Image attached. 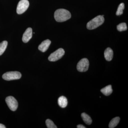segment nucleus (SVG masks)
<instances>
[{
    "label": "nucleus",
    "mask_w": 128,
    "mask_h": 128,
    "mask_svg": "<svg viewBox=\"0 0 128 128\" xmlns=\"http://www.w3.org/2000/svg\"><path fill=\"white\" fill-rule=\"evenodd\" d=\"M71 17V14L66 9H57L54 12V18L58 22H63L69 20Z\"/></svg>",
    "instance_id": "nucleus-1"
},
{
    "label": "nucleus",
    "mask_w": 128,
    "mask_h": 128,
    "mask_svg": "<svg viewBox=\"0 0 128 128\" xmlns=\"http://www.w3.org/2000/svg\"><path fill=\"white\" fill-rule=\"evenodd\" d=\"M104 55L106 60L108 61H111L113 57V51L111 48H107L104 52Z\"/></svg>",
    "instance_id": "nucleus-10"
},
{
    "label": "nucleus",
    "mask_w": 128,
    "mask_h": 128,
    "mask_svg": "<svg viewBox=\"0 0 128 128\" xmlns=\"http://www.w3.org/2000/svg\"><path fill=\"white\" fill-rule=\"evenodd\" d=\"M32 36V30L31 28H28L23 34L22 40L24 42L27 43L31 39Z\"/></svg>",
    "instance_id": "nucleus-8"
},
{
    "label": "nucleus",
    "mask_w": 128,
    "mask_h": 128,
    "mask_svg": "<svg viewBox=\"0 0 128 128\" xmlns=\"http://www.w3.org/2000/svg\"><path fill=\"white\" fill-rule=\"evenodd\" d=\"M6 126L2 124H0V128H6Z\"/></svg>",
    "instance_id": "nucleus-20"
},
{
    "label": "nucleus",
    "mask_w": 128,
    "mask_h": 128,
    "mask_svg": "<svg viewBox=\"0 0 128 128\" xmlns=\"http://www.w3.org/2000/svg\"><path fill=\"white\" fill-rule=\"evenodd\" d=\"M81 116L82 117L83 121L85 122V123L88 125L91 124L92 120L90 117L89 115L85 113H82L81 114Z\"/></svg>",
    "instance_id": "nucleus-14"
},
{
    "label": "nucleus",
    "mask_w": 128,
    "mask_h": 128,
    "mask_svg": "<svg viewBox=\"0 0 128 128\" xmlns=\"http://www.w3.org/2000/svg\"><path fill=\"white\" fill-rule=\"evenodd\" d=\"M64 54V50L62 48H60L51 54L49 56L48 60L51 62H55L61 58Z\"/></svg>",
    "instance_id": "nucleus-4"
},
{
    "label": "nucleus",
    "mask_w": 128,
    "mask_h": 128,
    "mask_svg": "<svg viewBox=\"0 0 128 128\" xmlns=\"http://www.w3.org/2000/svg\"><path fill=\"white\" fill-rule=\"evenodd\" d=\"M21 77L22 74L21 73L17 71L6 72L2 76V78L4 80L7 81L18 80L20 79Z\"/></svg>",
    "instance_id": "nucleus-3"
},
{
    "label": "nucleus",
    "mask_w": 128,
    "mask_h": 128,
    "mask_svg": "<svg viewBox=\"0 0 128 128\" xmlns=\"http://www.w3.org/2000/svg\"><path fill=\"white\" fill-rule=\"evenodd\" d=\"M101 92L105 96H110L113 92L112 86L110 85L106 86V87L101 89Z\"/></svg>",
    "instance_id": "nucleus-12"
},
{
    "label": "nucleus",
    "mask_w": 128,
    "mask_h": 128,
    "mask_svg": "<svg viewBox=\"0 0 128 128\" xmlns=\"http://www.w3.org/2000/svg\"><path fill=\"white\" fill-rule=\"evenodd\" d=\"M120 121V118L119 117H117L114 118L110 121L108 125V127L110 128H115L119 123Z\"/></svg>",
    "instance_id": "nucleus-13"
},
{
    "label": "nucleus",
    "mask_w": 128,
    "mask_h": 128,
    "mask_svg": "<svg viewBox=\"0 0 128 128\" xmlns=\"http://www.w3.org/2000/svg\"><path fill=\"white\" fill-rule=\"evenodd\" d=\"M124 8V3H121L118 6L116 12L117 16H120L123 13V10Z\"/></svg>",
    "instance_id": "nucleus-16"
},
{
    "label": "nucleus",
    "mask_w": 128,
    "mask_h": 128,
    "mask_svg": "<svg viewBox=\"0 0 128 128\" xmlns=\"http://www.w3.org/2000/svg\"><path fill=\"white\" fill-rule=\"evenodd\" d=\"M6 102L8 107L12 111H16L18 107V104L16 100L12 96L7 97L6 99Z\"/></svg>",
    "instance_id": "nucleus-7"
},
{
    "label": "nucleus",
    "mask_w": 128,
    "mask_h": 128,
    "mask_svg": "<svg viewBox=\"0 0 128 128\" xmlns=\"http://www.w3.org/2000/svg\"><path fill=\"white\" fill-rule=\"evenodd\" d=\"M58 104L62 108L66 107L68 104V101L67 98L64 96L60 97L58 100Z\"/></svg>",
    "instance_id": "nucleus-11"
},
{
    "label": "nucleus",
    "mask_w": 128,
    "mask_h": 128,
    "mask_svg": "<svg viewBox=\"0 0 128 128\" xmlns=\"http://www.w3.org/2000/svg\"><path fill=\"white\" fill-rule=\"evenodd\" d=\"M77 128H86V127L82 124H78L77 126Z\"/></svg>",
    "instance_id": "nucleus-19"
},
{
    "label": "nucleus",
    "mask_w": 128,
    "mask_h": 128,
    "mask_svg": "<svg viewBox=\"0 0 128 128\" xmlns=\"http://www.w3.org/2000/svg\"><path fill=\"white\" fill-rule=\"evenodd\" d=\"M51 44V41L49 40H46L43 41L38 47V50L43 52H46L48 50Z\"/></svg>",
    "instance_id": "nucleus-9"
},
{
    "label": "nucleus",
    "mask_w": 128,
    "mask_h": 128,
    "mask_svg": "<svg viewBox=\"0 0 128 128\" xmlns=\"http://www.w3.org/2000/svg\"><path fill=\"white\" fill-rule=\"evenodd\" d=\"M46 126L48 128H57L54 122L50 119H47L46 121Z\"/></svg>",
    "instance_id": "nucleus-18"
},
{
    "label": "nucleus",
    "mask_w": 128,
    "mask_h": 128,
    "mask_svg": "<svg viewBox=\"0 0 128 128\" xmlns=\"http://www.w3.org/2000/svg\"><path fill=\"white\" fill-rule=\"evenodd\" d=\"M89 60L86 58H84L80 60L77 65V70L80 72H85L89 68Z\"/></svg>",
    "instance_id": "nucleus-5"
},
{
    "label": "nucleus",
    "mask_w": 128,
    "mask_h": 128,
    "mask_svg": "<svg viewBox=\"0 0 128 128\" xmlns=\"http://www.w3.org/2000/svg\"><path fill=\"white\" fill-rule=\"evenodd\" d=\"M117 30L119 32H122V31H126L127 30V25L126 23L123 22L117 26Z\"/></svg>",
    "instance_id": "nucleus-17"
},
{
    "label": "nucleus",
    "mask_w": 128,
    "mask_h": 128,
    "mask_svg": "<svg viewBox=\"0 0 128 128\" xmlns=\"http://www.w3.org/2000/svg\"><path fill=\"white\" fill-rule=\"evenodd\" d=\"M104 16H98L89 21L87 24L86 28L89 30H93L102 25L104 22Z\"/></svg>",
    "instance_id": "nucleus-2"
},
{
    "label": "nucleus",
    "mask_w": 128,
    "mask_h": 128,
    "mask_svg": "<svg viewBox=\"0 0 128 128\" xmlns=\"http://www.w3.org/2000/svg\"><path fill=\"white\" fill-rule=\"evenodd\" d=\"M8 45V42L6 41H2L0 43V56L2 55L6 49Z\"/></svg>",
    "instance_id": "nucleus-15"
},
{
    "label": "nucleus",
    "mask_w": 128,
    "mask_h": 128,
    "mask_svg": "<svg viewBox=\"0 0 128 128\" xmlns=\"http://www.w3.org/2000/svg\"><path fill=\"white\" fill-rule=\"evenodd\" d=\"M29 6V2L28 0H21L18 2L17 7V13L21 14L24 12L28 9Z\"/></svg>",
    "instance_id": "nucleus-6"
}]
</instances>
